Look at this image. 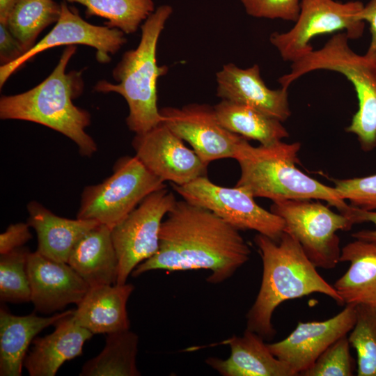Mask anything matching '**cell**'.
I'll return each mask as SVG.
<instances>
[{
  "label": "cell",
  "instance_id": "cell-1",
  "mask_svg": "<svg viewBox=\"0 0 376 376\" xmlns=\"http://www.w3.org/2000/svg\"><path fill=\"white\" fill-rule=\"evenodd\" d=\"M163 221L157 251L132 272L207 269L208 283L230 278L250 258L251 249L239 230L210 210L185 200L177 201Z\"/></svg>",
  "mask_w": 376,
  "mask_h": 376
},
{
  "label": "cell",
  "instance_id": "cell-2",
  "mask_svg": "<svg viewBox=\"0 0 376 376\" xmlns=\"http://www.w3.org/2000/svg\"><path fill=\"white\" fill-rule=\"evenodd\" d=\"M253 241L262 259L263 276L258 295L246 316V329L265 340L272 338L276 334L272 321L275 309L282 302L312 293L324 294L344 305L334 286L319 274L290 234L284 231L276 242L258 233Z\"/></svg>",
  "mask_w": 376,
  "mask_h": 376
},
{
  "label": "cell",
  "instance_id": "cell-3",
  "mask_svg": "<svg viewBox=\"0 0 376 376\" xmlns=\"http://www.w3.org/2000/svg\"><path fill=\"white\" fill-rule=\"evenodd\" d=\"M76 50L75 45L66 46L51 74L33 88L1 96L0 118L45 125L70 139L77 144L81 155L91 157L97 147L85 130L91 124V114L72 102L83 91L82 71L65 72Z\"/></svg>",
  "mask_w": 376,
  "mask_h": 376
},
{
  "label": "cell",
  "instance_id": "cell-4",
  "mask_svg": "<svg viewBox=\"0 0 376 376\" xmlns=\"http://www.w3.org/2000/svg\"><path fill=\"white\" fill-rule=\"evenodd\" d=\"M301 143L282 141L269 146L253 147L244 139L235 159L240 167L236 185L253 197L274 201L293 199L322 200L347 214L352 205L343 199L334 187L327 186L307 175L296 164Z\"/></svg>",
  "mask_w": 376,
  "mask_h": 376
},
{
  "label": "cell",
  "instance_id": "cell-5",
  "mask_svg": "<svg viewBox=\"0 0 376 376\" xmlns=\"http://www.w3.org/2000/svg\"><path fill=\"white\" fill-rule=\"evenodd\" d=\"M172 10L170 6L162 5L141 25L138 46L125 52L112 71L118 84L100 80L94 86L97 92H113L124 97L129 107L126 124L135 134L144 133L163 120L157 107V81L169 68L158 65L157 46Z\"/></svg>",
  "mask_w": 376,
  "mask_h": 376
},
{
  "label": "cell",
  "instance_id": "cell-6",
  "mask_svg": "<svg viewBox=\"0 0 376 376\" xmlns=\"http://www.w3.org/2000/svg\"><path fill=\"white\" fill-rule=\"evenodd\" d=\"M348 40L345 32L334 34L322 47L292 62L279 83L288 88L299 77L319 70L343 75L354 88L359 103L346 131L357 136L363 150L370 151L376 147V63L354 52Z\"/></svg>",
  "mask_w": 376,
  "mask_h": 376
},
{
  "label": "cell",
  "instance_id": "cell-7",
  "mask_svg": "<svg viewBox=\"0 0 376 376\" xmlns=\"http://www.w3.org/2000/svg\"><path fill=\"white\" fill-rule=\"evenodd\" d=\"M164 182L135 155L124 156L116 161L109 177L84 188L77 218L96 220L112 230L147 196L166 187Z\"/></svg>",
  "mask_w": 376,
  "mask_h": 376
},
{
  "label": "cell",
  "instance_id": "cell-8",
  "mask_svg": "<svg viewBox=\"0 0 376 376\" xmlns=\"http://www.w3.org/2000/svg\"><path fill=\"white\" fill-rule=\"evenodd\" d=\"M270 211L283 219L284 231L299 242L316 267L333 269L340 263L341 249L336 232L351 229L354 224L349 217L311 199L274 201Z\"/></svg>",
  "mask_w": 376,
  "mask_h": 376
},
{
  "label": "cell",
  "instance_id": "cell-9",
  "mask_svg": "<svg viewBox=\"0 0 376 376\" xmlns=\"http://www.w3.org/2000/svg\"><path fill=\"white\" fill-rule=\"evenodd\" d=\"M363 6L359 1L301 0L293 27L272 33L269 41L283 61L292 63L313 50L310 42L315 36L344 31L349 39L359 38L365 27L358 17Z\"/></svg>",
  "mask_w": 376,
  "mask_h": 376
},
{
  "label": "cell",
  "instance_id": "cell-10",
  "mask_svg": "<svg viewBox=\"0 0 376 376\" xmlns=\"http://www.w3.org/2000/svg\"><path fill=\"white\" fill-rule=\"evenodd\" d=\"M172 185L184 200L210 210L239 230H255L276 242L285 230L283 219L260 207L242 187L217 185L207 175L183 185Z\"/></svg>",
  "mask_w": 376,
  "mask_h": 376
},
{
  "label": "cell",
  "instance_id": "cell-11",
  "mask_svg": "<svg viewBox=\"0 0 376 376\" xmlns=\"http://www.w3.org/2000/svg\"><path fill=\"white\" fill-rule=\"evenodd\" d=\"M176 201L175 195L166 187L157 190L147 196L111 230L118 260L116 283H126L136 267L157 251L163 218Z\"/></svg>",
  "mask_w": 376,
  "mask_h": 376
},
{
  "label": "cell",
  "instance_id": "cell-12",
  "mask_svg": "<svg viewBox=\"0 0 376 376\" xmlns=\"http://www.w3.org/2000/svg\"><path fill=\"white\" fill-rule=\"evenodd\" d=\"M61 12L53 29L22 56L0 67V88L26 62L47 49L62 45H84L96 49V59L100 63L111 61L126 42L125 33L107 26H97L85 21L74 7L65 1L61 3Z\"/></svg>",
  "mask_w": 376,
  "mask_h": 376
},
{
  "label": "cell",
  "instance_id": "cell-13",
  "mask_svg": "<svg viewBox=\"0 0 376 376\" xmlns=\"http://www.w3.org/2000/svg\"><path fill=\"white\" fill-rule=\"evenodd\" d=\"M164 123L187 142L207 166L214 160L233 158L245 139L225 128L219 122L214 107L192 103L159 109Z\"/></svg>",
  "mask_w": 376,
  "mask_h": 376
},
{
  "label": "cell",
  "instance_id": "cell-14",
  "mask_svg": "<svg viewBox=\"0 0 376 376\" xmlns=\"http://www.w3.org/2000/svg\"><path fill=\"white\" fill-rule=\"evenodd\" d=\"M162 122L150 130L136 134L132 145L135 156L164 182L185 185L207 173V165L194 150Z\"/></svg>",
  "mask_w": 376,
  "mask_h": 376
},
{
  "label": "cell",
  "instance_id": "cell-15",
  "mask_svg": "<svg viewBox=\"0 0 376 376\" xmlns=\"http://www.w3.org/2000/svg\"><path fill=\"white\" fill-rule=\"evenodd\" d=\"M356 318V306L347 304L342 311L328 320L298 322L285 338L267 346L276 357L299 375L330 345L350 332Z\"/></svg>",
  "mask_w": 376,
  "mask_h": 376
},
{
  "label": "cell",
  "instance_id": "cell-16",
  "mask_svg": "<svg viewBox=\"0 0 376 376\" xmlns=\"http://www.w3.org/2000/svg\"><path fill=\"white\" fill-rule=\"evenodd\" d=\"M26 271L31 301L40 313H51L68 304H78L90 288L68 263L53 260L37 251L29 253Z\"/></svg>",
  "mask_w": 376,
  "mask_h": 376
},
{
  "label": "cell",
  "instance_id": "cell-17",
  "mask_svg": "<svg viewBox=\"0 0 376 376\" xmlns=\"http://www.w3.org/2000/svg\"><path fill=\"white\" fill-rule=\"evenodd\" d=\"M216 80L217 95L221 100L249 106L281 122L291 115L288 88H269L257 64L245 69L232 63L225 64L217 72Z\"/></svg>",
  "mask_w": 376,
  "mask_h": 376
},
{
  "label": "cell",
  "instance_id": "cell-18",
  "mask_svg": "<svg viewBox=\"0 0 376 376\" xmlns=\"http://www.w3.org/2000/svg\"><path fill=\"white\" fill-rule=\"evenodd\" d=\"M72 314L58 320L50 334L33 339L24 361L29 375L54 376L65 361L82 354L84 343L93 334L77 324Z\"/></svg>",
  "mask_w": 376,
  "mask_h": 376
},
{
  "label": "cell",
  "instance_id": "cell-19",
  "mask_svg": "<svg viewBox=\"0 0 376 376\" xmlns=\"http://www.w3.org/2000/svg\"><path fill=\"white\" fill-rule=\"evenodd\" d=\"M264 340L246 329L242 336H233L222 342L230 347L228 358L209 357L205 363L223 376H297L272 353Z\"/></svg>",
  "mask_w": 376,
  "mask_h": 376
},
{
  "label": "cell",
  "instance_id": "cell-20",
  "mask_svg": "<svg viewBox=\"0 0 376 376\" xmlns=\"http://www.w3.org/2000/svg\"><path fill=\"white\" fill-rule=\"evenodd\" d=\"M134 289L131 283L89 288L74 310L75 322L93 334L130 329L127 303Z\"/></svg>",
  "mask_w": 376,
  "mask_h": 376
},
{
  "label": "cell",
  "instance_id": "cell-21",
  "mask_svg": "<svg viewBox=\"0 0 376 376\" xmlns=\"http://www.w3.org/2000/svg\"><path fill=\"white\" fill-rule=\"evenodd\" d=\"M27 223L38 237L37 251L53 260L68 263L76 244L100 223L93 219L59 217L43 205L31 201L26 206Z\"/></svg>",
  "mask_w": 376,
  "mask_h": 376
},
{
  "label": "cell",
  "instance_id": "cell-22",
  "mask_svg": "<svg viewBox=\"0 0 376 376\" xmlns=\"http://www.w3.org/2000/svg\"><path fill=\"white\" fill-rule=\"evenodd\" d=\"M68 263L90 288L113 285L118 276V260L111 229L100 224L76 244Z\"/></svg>",
  "mask_w": 376,
  "mask_h": 376
},
{
  "label": "cell",
  "instance_id": "cell-23",
  "mask_svg": "<svg viewBox=\"0 0 376 376\" xmlns=\"http://www.w3.org/2000/svg\"><path fill=\"white\" fill-rule=\"evenodd\" d=\"M73 311L68 310L45 318L34 313L24 316L15 315L1 308L0 375L20 376L29 347L36 335Z\"/></svg>",
  "mask_w": 376,
  "mask_h": 376
},
{
  "label": "cell",
  "instance_id": "cell-24",
  "mask_svg": "<svg viewBox=\"0 0 376 376\" xmlns=\"http://www.w3.org/2000/svg\"><path fill=\"white\" fill-rule=\"evenodd\" d=\"M339 261L350 264L333 285L343 304L376 306V244L355 239L341 249Z\"/></svg>",
  "mask_w": 376,
  "mask_h": 376
},
{
  "label": "cell",
  "instance_id": "cell-25",
  "mask_svg": "<svg viewBox=\"0 0 376 376\" xmlns=\"http://www.w3.org/2000/svg\"><path fill=\"white\" fill-rule=\"evenodd\" d=\"M214 109L225 128L247 140L269 146L289 136L282 122L249 106L221 100Z\"/></svg>",
  "mask_w": 376,
  "mask_h": 376
},
{
  "label": "cell",
  "instance_id": "cell-26",
  "mask_svg": "<svg viewBox=\"0 0 376 376\" xmlns=\"http://www.w3.org/2000/svg\"><path fill=\"white\" fill-rule=\"evenodd\" d=\"M139 337L130 329L108 334L103 350L83 366L81 376H139Z\"/></svg>",
  "mask_w": 376,
  "mask_h": 376
},
{
  "label": "cell",
  "instance_id": "cell-27",
  "mask_svg": "<svg viewBox=\"0 0 376 376\" xmlns=\"http://www.w3.org/2000/svg\"><path fill=\"white\" fill-rule=\"evenodd\" d=\"M61 12V3L54 0H17L5 24L25 53L46 27L56 23Z\"/></svg>",
  "mask_w": 376,
  "mask_h": 376
},
{
  "label": "cell",
  "instance_id": "cell-28",
  "mask_svg": "<svg viewBox=\"0 0 376 376\" xmlns=\"http://www.w3.org/2000/svg\"><path fill=\"white\" fill-rule=\"evenodd\" d=\"M86 7L88 17L107 19L105 26L116 28L124 33L136 32L141 22L155 10L152 0H65Z\"/></svg>",
  "mask_w": 376,
  "mask_h": 376
},
{
  "label": "cell",
  "instance_id": "cell-29",
  "mask_svg": "<svg viewBox=\"0 0 376 376\" xmlns=\"http://www.w3.org/2000/svg\"><path fill=\"white\" fill-rule=\"evenodd\" d=\"M357 318L348 340L357 354L358 376H376V306H356Z\"/></svg>",
  "mask_w": 376,
  "mask_h": 376
},
{
  "label": "cell",
  "instance_id": "cell-30",
  "mask_svg": "<svg viewBox=\"0 0 376 376\" xmlns=\"http://www.w3.org/2000/svg\"><path fill=\"white\" fill-rule=\"evenodd\" d=\"M30 253L22 246L0 256V299L1 301H31V288L26 271Z\"/></svg>",
  "mask_w": 376,
  "mask_h": 376
},
{
  "label": "cell",
  "instance_id": "cell-31",
  "mask_svg": "<svg viewBox=\"0 0 376 376\" xmlns=\"http://www.w3.org/2000/svg\"><path fill=\"white\" fill-rule=\"evenodd\" d=\"M348 337L343 336L330 345L307 370L304 376H352L354 362L350 352Z\"/></svg>",
  "mask_w": 376,
  "mask_h": 376
},
{
  "label": "cell",
  "instance_id": "cell-32",
  "mask_svg": "<svg viewBox=\"0 0 376 376\" xmlns=\"http://www.w3.org/2000/svg\"><path fill=\"white\" fill-rule=\"evenodd\" d=\"M334 182L339 196L345 201H350L351 205L376 210V174Z\"/></svg>",
  "mask_w": 376,
  "mask_h": 376
},
{
  "label": "cell",
  "instance_id": "cell-33",
  "mask_svg": "<svg viewBox=\"0 0 376 376\" xmlns=\"http://www.w3.org/2000/svg\"><path fill=\"white\" fill-rule=\"evenodd\" d=\"M248 15L257 18L295 22L301 0H240Z\"/></svg>",
  "mask_w": 376,
  "mask_h": 376
},
{
  "label": "cell",
  "instance_id": "cell-34",
  "mask_svg": "<svg viewBox=\"0 0 376 376\" xmlns=\"http://www.w3.org/2000/svg\"><path fill=\"white\" fill-rule=\"evenodd\" d=\"M28 223H16L10 224L0 235V254L8 253L15 249L23 246L32 235L29 230Z\"/></svg>",
  "mask_w": 376,
  "mask_h": 376
},
{
  "label": "cell",
  "instance_id": "cell-35",
  "mask_svg": "<svg viewBox=\"0 0 376 376\" xmlns=\"http://www.w3.org/2000/svg\"><path fill=\"white\" fill-rule=\"evenodd\" d=\"M24 54L19 41L13 36L5 24L0 23L1 65L15 61Z\"/></svg>",
  "mask_w": 376,
  "mask_h": 376
},
{
  "label": "cell",
  "instance_id": "cell-36",
  "mask_svg": "<svg viewBox=\"0 0 376 376\" xmlns=\"http://www.w3.org/2000/svg\"><path fill=\"white\" fill-rule=\"evenodd\" d=\"M349 217L353 223L359 224L363 222H371L375 225L373 230H363L352 234V237L356 240L376 244V211L366 210L352 205L351 210L346 215Z\"/></svg>",
  "mask_w": 376,
  "mask_h": 376
},
{
  "label": "cell",
  "instance_id": "cell-37",
  "mask_svg": "<svg viewBox=\"0 0 376 376\" xmlns=\"http://www.w3.org/2000/svg\"><path fill=\"white\" fill-rule=\"evenodd\" d=\"M358 17L369 24L371 35L370 45L364 55L376 63V0H370L364 5Z\"/></svg>",
  "mask_w": 376,
  "mask_h": 376
},
{
  "label": "cell",
  "instance_id": "cell-38",
  "mask_svg": "<svg viewBox=\"0 0 376 376\" xmlns=\"http://www.w3.org/2000/svg\"><path fill=\"white\" fill-rule=\"evenodd\" d=\"M17 0H0V23L6 24L8 14Z\"/></svg>",
  "mask_w": 376,
  "mask_h": 376
}]
</instances>
